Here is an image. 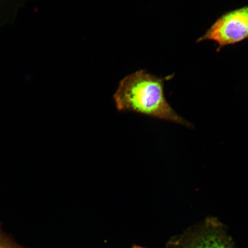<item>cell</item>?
<instances>
[{
	"instance_id": "obj_2",
	"label": "cell",
	"mask_w": 248,
	"mask_h": 248,
	"mask_svg": "<svg viewBox=\"0 0 248 248\" xmlns=\"http://www.w3.org/2000/svg\"><path fill=\"white\" fill-rule=\"evenodd\" d=\"M166 248H234L225 226L214 217H209L176 235L167 243Z\"/></svg>"
},
{
	"instance_id": "obj_5",
	"label": "cell",
	"mask_w": 248,
	"mask_h": 248,
	"mask_svg": "<svg viewBox=\"0 0 248 248\" xmlns=\"http://www.w3.org/2000/svg\"><path fill=\"white\" fill-rule=\"evenodd\" d=\"M130 248H148L142 247L140 246H138V245L133 244L132 246Z\"/></svg>"
},
{
	"instance_id": "obj_4",
	"label": "cell",
	"mask_w": 248,
	"mask_h": 248,
	"mask_svg": "<svg viewBox=\"0 0 248 248\" xmlns=\"http://www.w3.org/2000/svg\"><path fill=\"white\" fill-rule=\"evenodd\" d=\"M0 248H26L16 241L13 237L3 231L2 223L0 222Z\"/></svg>"
},
{
	"instance_id": "obj_1",
	"label": "cell",
	"mask_w": 248,
	"mask_h": 248,
	"mask_svg": "<svg viewBox=\"0 0 248 248\" xmlns=\"http://www.w3.org/2000/svg\"><path fill=\"white\" fill-rule=\"evenodd\" d=\"M170 78H162L145 70L124 78L113 96L117 110L190 126V124L170 107L164 95V80Z\"/></svg>"
},
{
	"instance_id": "obj_3",
	"label": "cell",
	"mask_w": 248,
	"mask_h": 248,
	"mask_svg": "<svg viewBox=\"0 0 248 248\" xmlns=\"http://www.w3.org/2000/svg\"><path fill=\"white\" fill-rule=\"evenodd\" d=\"M248 39V6L229 11L219 17L198 42L212 41L218 46L236 44Z\"/></svg>"
}]
</instances>
